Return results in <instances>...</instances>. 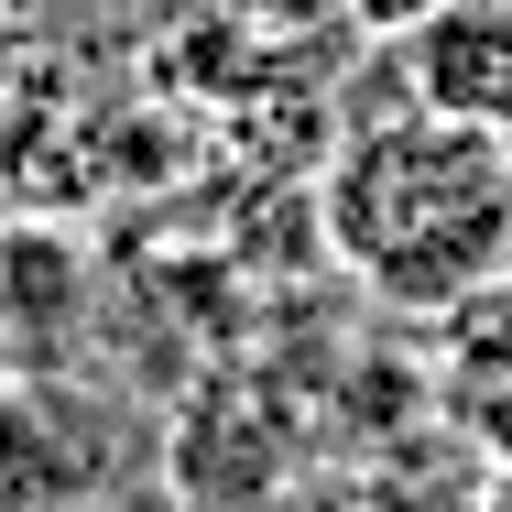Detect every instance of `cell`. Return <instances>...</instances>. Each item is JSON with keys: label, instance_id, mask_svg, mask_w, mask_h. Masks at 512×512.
I'll list each match as a JSON object with an SVG mask.
<instances>
[{"label": "cell", "instance_id": "obj_2", "mask_svg": "<svg viewBox=\"0 0 512 512\" xmlns=\"http://www.w3.org/2000/svg\"><path fill=\"white\" fill-rule=\"evenodd\" d=\"M404 77L414 109L512 131V0H447L425 33H404Z\"/></svg>", "mask_w": 512, "mask_h": 512}, {"label": "cell", "instance_id": "obj_3", "mask_svg": "<svg viewBox=\"0 0 512 512\" xmlns=\"http://www.w3.org/2000/svg\"><path fill=\"white\" fill-rule=\"evenodd\" d=\"M197 22H229V33H316V22H338L349 0H186Z\"/></svg>", "mask_w": 512, "mask_h": 512}, {"label": "cell", "instance_id": "obj_4", "mask_svg": "<svg viewBox=\"0 0 512 512\" xmlns=\"http://www.w3.org/2000/svg\"><path fill=\"white\" fill-rule=\"evenodd\" d=\"M436 11H447V0H349V22H360V33H393V44H404V33H425Z\"/></svg>", "mask_w": 512, "mask_h": 512}, {"label": "cell", "instance_id": "obj_1", "mask_svg": "<svg viewBox=\"0 0 512 512\" xmlns=\"http://www.w3.org/2000/svg\"><path fill=\"white\" fill-rule=\"evenodd\" d=\"M327 251L393 306H469L512 273V131L382 109L327 164Z\"/></svg>", "mask_w": 512, "mask_h": 512}, {"label": "cell", "instance_id": "obj_5", "mask_svg": "<svg viewBox=\"0 0 512 512\" xmlns=\"http://www.w3.org/2000/svg\"><path fill=\"white\" fill-rule=\"evenodd\" d=\"M11 11H22V0H0V33H11Z\"/></svg>", "mask_w": 512, "mask_h": 512}]
</instances>
